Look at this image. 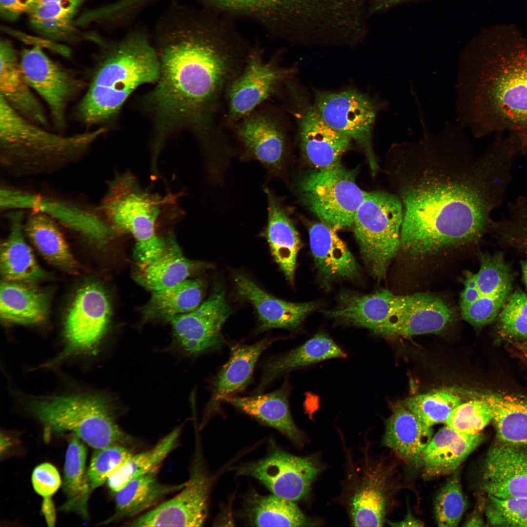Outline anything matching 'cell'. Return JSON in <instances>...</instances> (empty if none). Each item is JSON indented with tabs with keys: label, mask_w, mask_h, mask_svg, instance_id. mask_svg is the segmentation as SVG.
I'll use <instances>...</instances> for the list:
<instances>
[{
	"label": "cell",
	"mask_w": 527,
	"mask_h": 527,
	"mask_svg": "<svg viewBox=\"0 0 527 527\" xmlns=\"http://www.w3.org/2000/svg\"><path fill=\"white\" fill-rule=\"evenodd\" d=\"M487 496L484 511L488 526L527 527V497L501 498Z\"/></svg>",
	"instance_id": "46"
},
{
	"label": "cell",
	"mask_w": 527,
	"mask_h": 527,
	"mask_svg": "<svg viewBox=\"0 0 527 527\" xmlns=\"http://www.w3.org/2000/svg\"><path fill=\"white\" fill-rule=\"evenodd\" d=\"M181 427L179 426L161 439L152 448L134 454L107 479L110 489L116 493L131 480L159 469L167 456L178 445Z\"/></svg>",
	"instance_id": "43"
},
{
	"label": "cell",
	"mask_w": 527,
	"mask_h": 527,
	"mask_svg": "<svg viewBox=\"0 0 527 527\" xmlns=\"http://www.w3.org/2000/svg\"><path fill=\"white\" fill-rule=\"evenodd\" d=\"M292 109L304 156L316 169H326L340 164L342 156L352 141L329 126L312 105L295 100Z\"/></svg>",
	"instance_id": "19"
},
{
	"label": "cell",
	"mask_w": 527,
	"mask_h": 527,
	"mask_svg": "<svg viewBox=\"0 0 527 527\" xmlns=\"http://www.w3.org/2000/svg\"><path fill=\"white\" fill-rule=\"evenodd\" d=\"M23 211L7 212L10 228L0 245V272L5 280L35 283L47 274L38 264L25 239Z\"/></svg>",
	"instance_id": "32"
},
{
	"label": "cell",
	"mask_w": 527,
	"mask_h": 527,
	"mask_svg": "<svg viewBox=\"0 0 527 527\" xmlns=\"http://www.w3.org/2000/svg\"><path fill=\"white\" fill-rule=\"evenodd\" d=\"M406 0H371L368 10L369 16L370 17L375 13Z\"/></svg>",
	"instance_id": "55"
},
{
	"label": "cell",
	"mask_w": 527,
	"mask_h": 527,
	"mask_svg": "<svg viewBox=\"0 0 527 527\" xmlns=\"http://www.w3.org/2000/svg\"><path fill=\"white\" fill-rule=\"evenodd\" d=\"M234 282L238 295L255 309L262 330L274 328L297 329L318 305L314 302L296 303L279 299L243 274H234Z\"/></svg>",
	"instance_id": "24"
},
{
	"label": "cell",
	"mask_w": 527,
	"mask_h": 527,
	"mask_svg": "<svg viewBox=\"0 0 527 527\" xmlns=\"http://www.w3.org/2000/svg\"><path fill=\"white\" fill-rule=\"evenodd\" d=\"M520 266L522 270L523 282L527 290V259L521 261L520 262Z\"/></svg>",
	"instance_id": "59"
},
{
	"label": "cell",
	"mask_w": 527,
	"mask_h": 527,
	"mask_svg": "<svg viewBox=\"0 0 527 527\" xmlns=\"http://www.w3.org/2000/svg\"><path fill=\"white\" fill-rule=\"evenodd\" d=\"M9 203L15 210H37L52 217L59 224L98 245H104L117 232L98 207L52 197L39 195L20 189L11 193Z\"/></svg>",
	"instance_id": "15"
},
{
	"label": "cell",
	"mask_w": 527,
	"mask_h": 527,
	"mask_svg": "<svg viewBox=\"0 0 527 527\" xmlns=\"http://www.w3.org/2000/svg\"><path fill=\"white\" fill-rule=\"evenodd\" d=\"M464 286V289L460 296L461 310L473 304L479 297L475 274L470 271L466 273Z\"/></svg>",
	"instance_id": "54"
},
{
	"label": "cell",
	"mask_w": 527,
	"mask_h": 527,
	"mask_svg": "<svg viewBox=\"0 0 527 527\" xmlns=\"http://www.w3.org/2000/svg\"><path fill=\"white\" fill-rule=\"evenodd\" d=\"M403 207L393 193L367 192L355 215L352 227L360 252L376 280L385 277L401 248Z\"/></svg>",
	"instance_id": "9"
},
{
	"label": "cell",
	"mask_w": 527,
	"mask_h": 527,
	"mask_svg": "<svg viewBox=\"0 0 527 527\" xmlns=\"http://www.w3.org/2000/svg\"><path fill=\"white\" fill-rule=\"evenodd\" d=\"M17 51L10 41H0V96L28 120L46 128L44 109L26 81Z\"/></svg>",
	"instance_id": "28"
},
{
	"label": "cell",
	"mask_w": 527,
	"mask_h": 527,
	"mask_svg": "<svg viewBox=\"0 0 527 527\" xmlns=\"http://www.w3.org/2000/svg\"><path fill=\"white\" fill-rule=\"evenodd\" d=\"M480 507L476 508L466 520L464 526L466 527H481L485 526V522L481 514Z\"/></svg>",
	"instance_id": "58"
},
{
	"label": "cell",
	"mask_w": 527,
	"mask_h": 527,
	"mask_svg": "<svg viewBox=\"0 0 527 527\" xmlns=\"http://www.w3.org/2000/svg\"><path fill=\"white\" fill-rule=\"evenodd\" d=\"M291 386L285 382L277 390L249 397L232 396L225 401L241 411L278 430L298 447L306 442L304 433L295 425L289 407Z\"/></svg>",
	"instance_id": "30"
},
{
	"label": "cell",
	"mask_w": 527,
	"mask_h": 527,
	"mask_svg": "<svg viewBox=\"0 0 527 527\" xmlns=\"http://www.w3.org/2000/svg\"><path fill=\"white\" fill-rule=\"evenodd\" d=\"M453 312L440 297L428 293L398 295L392 317L382 336L405 337L444 331Z\"/></svg>",
	"instance_id": "20"
},
{
	"label": "cell",
	"mask_w": 527,
	"mask_h": 527,
	"mask_svg": "<svg viewBox=\"0 0 527 527\" xmlns=\"http://www.w3.org/2000/svg\"><path fill=\"white\" fill-rule=\"evenodd\" d=\"M274 341L266 338L252 345L237 344L231 347L228 360L213 382L211 395L204 409L203 422L220 410L222 402L246 387L259 357Z\"/></svg>",
	"instance_id": "25"
},
{
	"label": "cell",
	"mask_w": 527,
	"mask_h": 527,
	"mask_svg": "<svg viewBox=\"0 0 527 527\" xmlns=\"http://www.w3.org/2000/svg\"><path fill=\"white\" fill-rule=\"evenodd\" d=\"M35 491L44 498L51 497L59 489L61 480L59 472L52 464L45 463L38 466L32 475Z\"/></svg>",
	"instance_id": "51"
},
{
	"label": "cell",
	"mask_w": 527,
	"mask_h": 527,
	"mask_svg": "<svg viewBox=\"0 0 527 527\" xmlns=\"http://www.w3.org/2000/svg\"><path fill=\"white\" fill-rule=\"evenodd\" d=\"M42 511L49 526L53 527L55 523V507L51 497L44 498Z\"/></svg>",
	"instance_id": "56"
},
{
	"label": "cell",
	"mask_w": 527,
	"mask_h": 527,
	"mask_svg": "<svg viewBox=\"0 0 527 527\" xmlns=\"http://www.w3.org/2000/svg\"><path fill=\"white\" fill-rule=\"evenodd\" d=\"M462 402L458 395L441 391L412 396L401 404L424 424L432 427L445 423L451 411Z\"/></svg>",
	"instance_id": "44"
},
{
	"label": "cell",
	"mask_w": 527,
	"mask_h": 527,
	"mask_svg": "<svg viewBox=\"0 0 527 527\" xmlns=\"http://www.w3.org/2000/svg\"><path fill=\"white\" fill-rule=\"evenodd\" d=\"M355 176L340 163L310 173L298 187L304 203L321 222L335 230L350 227L367 193L357 185Z\"/></svg>",
	"instance_id": "10"
},
{
	"label": "cell",
	"mask_w": 527,
	"mask_h": 527,
	"mask_svg": "<svg viewBox=\"0 0 527 527\" xmlns=\"http://www.w3.org/2000/svg\"><path fill=\"white\" fill-rule=\"evenodd\" d=\"M313 105L331 128L355 142L365 151L373 171L378 168L372 137L377 114L385 104L355 89L316 91Z\"/></svg>",
	"instance_id": "11"
},
{
	"label": "cell",
	"mask_w": 527,
	"mask_h": 527,
	"mask_svg": "<svg viewBox=\"0 0 527 527\" xmlns=\"http://www.w3.org/2000/svg\"><path fill=\"white\" fill-rule=\"evenodd\" d=\"M203 286L201 280H186L169 288L152 292L145 314L151 318L168 320L193 311L201 304Z\"/></svg>",
	"instance_id": "42"
},
{
	"label": "cell",
	"mask_w": 527,
	"mask_h": 527,
	"mask_svg": "<svg viewBox=\"0 0 527 527\" xmlns=\"http://www.w3.org/2000/svg\"><path fill=\"white\" fill-rule=\"evenodd\" d=\"M236 469L239 475L260 481L273 494L295 502L308 496L323 466L316 454L298 456L276 449L265 457Z\"/></svg>",
	"instance_id": "13"
},
{
	"label": "cell",
	"mask_w": 527,
	"mask_h": 527,
	"mask_svg": "<svg viewBox=\"0 0 527 527\" xmlns=\"http://www.w3.org/2000/svg\"><path fill=\"white\" fill-rule=\"evenodd\" d=\"M175 199L145 190L131 173L125 172L109 181L97 207L117 233L132 235L135 257L142 265L159 256L166 246L171 235L160 236L157 227L162 221L178 218Z\"/></svg>",
	"instance_id": "6"
},
{
	"label": "cell",
	"mask_w": 527,
	"mask_h": 527,
	"mask_svg": "<svg viewBox=\"0 0 527 527\" xmlns=\"http://www.w3.org/2000/svg\"><path fill=\"white\" fill-rule=\"evenodd\" d=\"M481 484L488 495L501 498L527 497V446L499 443L488 450Z\"/></svg>",
	"instance_id": "22"
},
{
	"label": "cell",
	"mask_w": 527,
	"mask_h": 527,
	"mask_svg": "<svg viewBox=\"0 0 527 527\" xmlns=\"http://www.w3.org/2000/svg\"><path fill=\"white\" fill-rule=\"evenodd\" d=\"M458 124L476 138L496 133L527 144V38L498 26L460 56L456 81Z\"/></svg>",
	"instance_id": "3"
},
{
	"label": "cell",
	"mask_w": 527,
	"mask_h": 527,
	"mask_svg": "<svg viewBox=\"0 0 527 527\" xmlns=\"http://www.w3.org/2000/svg\"><path fill=\"white\" fill-rule=\"evenodd\" d=\"M20 64L30 87L46 103L55 126L62 129L67 106L83 89V82L50 59L38 46L24 49Z\"/></svg>",
	"instance_id": "14"
},
{
	"label": "cell",
	"mask_w": 527,
	"mask_h": 527,
	"mask_svg": "<svg viewBox=\"0 0 527 527\" xmlns=\"http://www.w3.org/2000/svg\"><path fill=\"white\" fill-rule=\"evenodd\" d=\"M85 0H61L35 5L28 12L30 20L64 19L75 20L79 8Z\"/></svg>",
	"instance_id": "50"
},
{
	"label": "cell",
	"mask_w": 527,
	"mask_h": 527,
	"mask_svg": "<svg viewBox=\"0 0 527 527\" xmlns=\"http://www.w3.org/2000/svg\"><path fill=\"white\" fill-rule=\"evenodd\" d=\"M296 72L295 67L283 66L275 59L264 60L258 51L251 53L226 89L227 122L234 125L254 112L290 82Z\"/></svg>",
	"instance_id": "12"
},
{
	"label": "cell",
	"mask_w": 527,
	"mask_h": 527,
	"mask_svg": "<svg viewBox=\"0 0 527 527\" xmlns=\"http://www.w3.org/2000/svg\"><path fill=\"white\" fill-rule=\"evenodd\" d=\"M344 351L323 333H319L304 344L285 354L267 361L257 386L261 392L279 376L286 372L333 358H345Z\"/></svg>",
	"instance_id": "36"
},
{
	"label": "cell",
	"mask_w": 527,
	"mask_h": 527,
	"mask_svg": "<svg viewBox=\"0 0 527 527\" xmlns=\"http://www.w3.org/2000/svg\"><path fill=\"white\" fill-rule=\"evenodd\" d=\"M139 267L137 280L152 292L173 286L187 280L193 273L211 265L186 258L171 235L162 252Z\"/></svg>",
	"instance_id": "35"
},
{
	"label": "cell",
	"mask_w": 527,
	"mask_h": 527,
	"mask_svg": "<svg viewBox=\"0 0 527 527\" xmlns=\"http://www.w3.org/2000/svg\"><path fill=\"white\" fill-rule=\"evenodd\" d=\"M231 313L224 289L217 284L209 298L196 309L168 321L180 346L188 353L195 355L218 350L223 346L225 341L221 329Z\"/></svg>",
	"instance_id": "16"
},
{
	"label": "cell",
	"mask_w": 527,
	"mask_h": 527,
	"mask_svg": "<svg viewBox=\"0 0 527 527\" xmlns=\"http://www.w3.org/2000/svg\"><path fill=\"white\" fill-rule=\"evenodd\" d=\"M432 437V427L400 403L392 405V413L385 421L382 443L406 463L419 466Z\"/></svg>",
	"instance_id": "31"
},
{
	"label": "cell",
	"mask_w": 527,
	"mask_h": 527,
	"mask_svg": "<svg viewBox=\"0 0 527 527\" xmlns=\"http://www.w3.org/2000/svg\"><path fill=\"white\" fill-rule=\"evenodd\" d=\"M195 465L190 479L179 492L131 521V527L202 526L208 513L211 480Z\"/></svg>",
	"instance_id": "17"
},
{
	"label": "cell",
	"mask_w": 527,
	"mask_h": 527,
	"mask_svg": "<svg viewBox=\"0 0 527 527\" xmlns=\"http://www.w3.org/2000/svg\"><path fill=\"white\" fill-rule=\"evenodd\" d=\"M467 507L457 470L440 488L434 501V516L438 526H458Z\"/></svg>",
	"instance_id": "45"
},
{
	"label": "cell",
	"mask_w": 527,
	"mask_h": 527,
	"mask_svg": "<svg viewBox=\"0 0 527 527\" xmlns=\"http://www.w3.org/2000/svg\"><path fill=\"white\" fill-rule=\"evenodd\" d=\"M86 449L79 438L72 434L68 445L64 466L63 490L66 501L62 510L87 516V504L91 492L85 468Z\"/></svg>",
	"instance_id": "40"
},
{
	"label": "cell",
	"mask_w": 527,
	"mask_h": 527,
	"mask_svg": "<svg viewBox=\"0 0 527 527\" xmlns=\"http://www.w3.org/2000/svg\"><path fill=\"white\" fill-rule=\"evenodd\" d=\"M488 404L496 437L501 443L527 446V397L491 394L481 397Z\"/></svg>",
	"instance_id": "39"
},
{
	"label": "cell",
	"mask_w": 527,
	"mask_h": 527,
	"mask_svg": "<svg viewBox=\"0 0 527 527\" xmlns=\"http://www.w3.org/2000/svg\"><path fill=\"white\" fill-rule=\"evenodd\" d=\"M159 469L136 478L115 493V512L108 522L123 518L137 517L150 510L167 495L180 491L186 482L177 485L161 483Z\"/></svg>",
	"instance_id": "38"
},
{
	"label": "cell",
	"mask_w": 527,
	"mask_h": 527,
	"mask_svg": "<svg viewBox=\"0 0 527 527\" xmlns=\"http://www.w3.org/2000/svg\"><path fill=\"white\" fill-rule=\"evenodd\" d=\"M500 331L512 338L527 339V293L517 289L511 293L498 316Z\"/></svg>",
	"instance_id": "49"
},
{
	"label": "cell",
	"mask_w": 527,
	"mask_h": 527,
	"mask_svg": "<svg viewBox=\"0 0 527 527\" xmlns=\"http://www.w3.org/2000/svg\"><path fill=\"white\" fill-rule=\"evenodd\" d=\"M29 211L23 222L25 235L50 264L70 273L77 272V263L59 227V224L44 212Z\"/></svg>",
	"instance_id": "37"
},
{
	"label": "cell",
	"mask_w": 527,
	"mask_h": 527,
	"mask_svg": "<svg viewBox=\"0 0 527 527\" xmlns=\"http://www.w3.org/2000/svg\"><path fill=\"white\" fill-rule=\"evenodd\" d=\"M30 407L47 428L70 431L95 449L127 446L132 438L118 425L109 404L98 396H55L36 398Z\"/></svg>",
	"instance_id": "7"
},
{
	"label": "cell",
	"mask_w": 527,
	"mask_h": 527,
	"mask_svg": "<svg viewBox=\"0 0 527 527\" xmlns=\"http://www.w3.org/2000/svg\"><path fill=\"white\" fill-rule=\"evenodd\" d=\"M336 230L323 222L309 228L310 247L315 266L327 282L355 279L359 276V266Z\"/></svg>",
	"instance_id": "29"
},
{
	"label": "cell",
	"mask_w": 527,
	"mask_h": 527,
	"mask_svg": "<svg viewBox=\"0 0 527 527\" xmlns=\"http://www.w3.org/2000/svg\"><path fill=\"white\" fill-rule=\"evenodd\" d=\"M480 266L476 274L479 297L473 304L461 309L462 319L480 327L492 322L511 294L513 276L503 254L483 253Z\"/></svg>",
	"instance_id": "21"
},
{
	"label": "cell",
	"mask_w": 527,
	"mask_h": 527,
	"mask_svg": "<svg viewBox=\"0 0 527 527\" xmlns=\"http://www.w3.org/2000/svg\"><path fill=\"white\" fill-rule=\"evenodd\" d=\"M246 515L258 527H308L318 523L306 516L293 501L274 494L250 499Z\"/></svg>",
	"instance_id": "41"
},
{
	"label": "cell",
	"mask_w": 527,
	"mask_h": 527,
	"mask_svg": "<svg viewBox=\"0 0 527 527\" xmlns=\"http://www.w3.org/2000/svg\"><path fill=\"white\" fill-rule=\"evenodd\" d=\"M484 439L480 432L467 433L446 426L431 438L422 458L423 474L426 478L451 475Z\"/></svg>",
	"instance_id": "27"
},
{
	"label": "cell",
	"mask_w": 527,
	"mask_h": 527,
	"mask_svg": "<svg viewBox=\"0 0 527 527\" xmlns=\"http://www.w3.org/2000/svg\"><path fill=\"white\" fill-rule=\"evenodd\" d=\"M133 454L128 446L121 445L96 449L87 471L91 492L106 482Z\"/></svg>",
	"instance_id": "47"
},
{
	"label": "cell",
	"mask_w": 527,
	"mask_h": 527,
	"mask_svg": "<svg viewBox=\"0 0 527 527\" xmlns=\"http://www.w3.org/2000/svg\"><path fill=\"white\" fill-rule=\"evenodd\" d=\"M268 201L265 237L271 255L286 279L293 284L298 252L302 246L299 234L277 198L265 189Z\"/></svg>",
	"instance_id": "33"
},
{
	"label": "cell",
	"mask_w": 527,
	"mask_h": 527,
	"mask_svg": "<svg viewBox=\"0 0 527 527\" xmlns=\"http://www.w3.org/2000/svg\"><path fill=\"white\" fill-rule=\"evenodd\" d=\"M387 523L390 526L395 527H421L424 526L423 523L416 518L410 511H408L405 517L401 521L397 522L388 521Z\"/></svg>",
	"instance_id": "57"
},
{
	"label": "cell",
	"mask_w": 527,
	"mask_h": 527,
	"mask_svg": "<svg viewBox=\"0 0 527 527\" xmlns=\"http://www.w3.org/2000/svg\"><path fill=\"white\" fill-rule=\"evenodd\" d=\"M110 314L109 300L101 286L90 283L80 288L64 322L67 350L86 351L95 348L105 333Z\"/></svg>",
	"instance_id": "18"
},
{
	"label": "cell",
	"mask_w": 527,
	"mask_h": 527,
	"mask_svg": "<svg viewBox=\"0 0 527 527\" xmlns=\"http://www.w3.org/2000/svg\"><path fill=\"white\" fill-rule=\"evenodd\" d=\"M342 439L345 477L337 501L345 508L352 526L382 527L394 489L392 468L383 457L372 454L367 440L360 448L361 456L355 459Z\"/></svg>",
	"instance_id": "8"
},
{
	"label": "cell",
	"mask_w": 527,
	"mask_h": 527,
	"mask_svg": "<svg viewBox=\"0 0 527 527\" xmlns=\"http://www.w3.org/2000/svg\"><path fill=\"white\" fill-rule=\"evenodd\" d=\"M36 30L54 40L69 41L75 36L74 20L64 19L30 20Z\"/></svg>",
	"instance_id": "52"
},
{
	"label": "cell",
	"mask_w": 527,
	"mask_h": 527,
	"mask_svg": "<svg viewBox=\"0 0 527 527\" xmlns=\"http://www.w3.org/2000/svg\"><path fill=\"white\" fill-rule=\"evenodd\" d=\"M40 0H35V2L34 5H35L36 3H37Z\"/></svg>",
	"instance_id": "60"
},
{
	"label": "cell",
	"mask_w": 527,
	"mask_h": 527,
	"mask_svg": "<svg viewBox=\"0 0 527 527\" xmlns=\"http://www.w3.org/2000/svg\"><path fill=\"white\" fill-rule=\"evenodd\" d=\"M491 419V409L481 397L459 404L451 411L445 423L457 431L475 434L480 433Z\"/></svg>",
	"instance_id": "48"
},
{
	"label": "cell",
	"mask_w": 527,
	"mask_h": 527,
	"mask_svg": "<svg viewBox=\"0 0 527 527\" xmlns=\"http://www.w3.org/2000/svg\"><path fill=\"white\" fill-rule=\"evenodd\" d=\"M422 137L395 144L391 155L394 194L403 207L401 249L423 257L478 242L490 232L492 213L503 203L521 156L497 137L480 155L459 124L447 122Z\"/></svg>",
	"instance_id": "1"
},
{
	"label": "cell",
	"mask_w": 527,
	"mask_h": 527,
	"mask_svg": "<svg viewBox=\"0 0 527 527\" xmlns=\"http://www.w3.org/2000/svg\"><path fill=\"white\" fill-rule=\"evenodd\" d=\"M154 38L159 74L145 101L155 124L152 144L162 148L170 134L184 128L207 138L221 100L246 57L209 37L179 4L160 17Z\"/></svg>",
	"instance_id": "2"
},
{
	"label": "cell",
	"mask_w": 527,
	"mask_h": 527,
	"mask_svg": "<svg viewBox=\"0 0 527 527\" xmlns=\"http://www.w3.org/2000/svg\"><path fill=\"white\" fill-rule=\"evenodd\" d=\"M159 74L158 55L147 32L132 29L105 52L78 103L77 118L89 126L109 122L137 87L156 82Z\"/></svg>",
	"instance_id": "4"
},
{
	"label": "cell",
	"mask_w": 527,
	"mask_h": 527,
	"mask_svg": "<svg viewBox=\"0 0 527 527\" xmlns=\"http://www.w3.org/2000/svg\"><path fill=\"white\" fill-rule=\"evenodd\" d=\"M249 13L277 16L286 32L301 33L315 27L323 18L329 0H207Z\"/></svg>",
	"instance_id": "26"
},
{
	"label": "cell",
	"mask_w": 527,
	"mask_h": 527,
	"mask_svg": "<svg viewBox=\"0 0 527 527\" xmlns=\"http://www.w3.org/2000/svg\"><path fill=\"white\" fill-rule=\"evenodd\" d=\"M246 152L266 167L279 170L284 160L286 137L277 117L256 110L234 125Z\"/></svg>",
	"instance_id": "23"
},
{
	"label": "cell",
	"mask_w": 527,
	"mask_h": 527,
	"mask_svg": "<svg viewBox=\"0 0 527 527\" xmlns=\"http://www.w3.org/2000/svg\"><path fill=\"white\" fill-rule=\"evenodd\" d=\"M106 128L70 135L49 131L24 118L0 96V163L16 177L50 174L80 160Z\"/></svg>",
	"instance_id": "5"
},
{
	"label": "cell",
	"mask_w": 527,
	"mask_h": 527,
	"mask_svg": "<svg viewBox=\"0 0 527 527\" xmlns=\"http://www.w3.org/2000/svg\"><path fill=\"white\" fill-rule=\"evenodd\" d=\"M35 0H0L1 17L8 21L17 20L28 12L35 4Z\"/></svg>",
	"instance_id": "53"
},
{
	"label": "cell",
	"mask_w": 527,
	"mask_h": 527,
	"mask_svg": "<svg viewBox=\"0 0 527 527\" xmlns=\"http://www.w3.org/2000/svg\"><path fill=\"white\" fill-rule=\"evenodd\" d=\"M35 283L3 280L0 284V316L5 322L29 324L40 323L49 310L48 293Z\"/></svg>",
	"instance_id": "34"
}]
</instances>
